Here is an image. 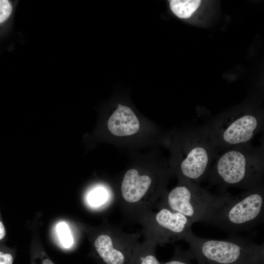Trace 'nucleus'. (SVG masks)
<instances>
[{
    "label": "nucleus",
    "instance_id": "f257e3e1",
    "mask_svg": "<svg viewBox=\"0 0 264 264\" xmlns=\"http://www.w3.org/2000/svg\"><path fill=\"white\" fill-rule=\"evenodd\" d=\"M264 146L251 143L227 149L218 154L208 173L210 185L223 193L229 188L251 189L264 185Z\"/></svg>",
    "mask_w": 264,
    "mask_h": 264
},
{
    "label": "nucleus",
    "instance_id": "f03ea898",
    "mask_svg": "<svg viewBox=\"0 0 264 264\" xmlns=\"http://www.w3.org/2000/svg\"><path fill=\"white\" fill-rule=\"evenodd\" d=\"M184 240L189 245L184 255L198 264H264V243L246 237L230 235L214 240L199 237L191 230Z\"/></svg>",
    "mask_w": 264,
    "mask_h": 264
},
{
    "label": "nucleus",
    "instance_id": "7ed1b4c3",
    "mask_svg": "<svg viewBox=\"0 0 264 264\" xmlns=\"http://www.w3.org/2000/svg\"><path fill=\"white\" fill-rule=\"evenodd\" d=\"M264 186L260 185L223 200L206 214L202 222L230 235L251 230L264 221Z\"/></svg>",
    "mask_w": 264,
    "mask_h": 264
},
{
    "label": "nucleus",
    "instance_id": "20e7f679",
    "mask_svg": "<svg viewBox=\"0 0 264 264\" xmlns=\"http://www.w3.org/2000/svg\"><path fill=\"white\" fill-rule=\"evenodd\" d=\"M219 153L202 127L187 128L177 136L175 167L179 179L199 184L207 178Z\"/></svg>",
    "mask_w": 264,
    "mask_h": 264
},
{
    "label": "nucleus",
    "instance_id": "39448f33",
    "mask_svg": "<svg viewBox=\"0 0 264 264\" xmlns=\"http://www.w3.org/2000/svg\"><path fill=\"white\" fill-rule=\"evenodd\" d=\"M262 111L242 109L226 112L211 119L203 126L217 151L251 143L263 129Z\"/></svg>",
    "mask_w": 264,
    "mask_h": 264
},
{
    "label": "nucleus",
    "instance_id": "423d86ee",
    "mask_svg": "<svg viewBox=\"0 0 264 264\" xmlns=\"http://www.w3.org/2000/svg\"><path fill=\"white\" fill-rule=\"evenodd\" d=\"M179 180L178 185L167 195V205L171 210L188 217L193 223L201 222L210 210L221 202L226 195H214L198 184Z\"/></svg>",
    "mask_w": 264,
    "mask_h": 264
},
{
    "label": "nucleus",
    "instance_id": "0eeeda50",
    "mask_svg": "<svg viewBox=\"0 0 264 264\" xmlns=\"http://www.w3.org/2000/svg\"><path fill=\"white\" fill-rule=\"evenodd\" d=\"M155 224L161 232L162 241L184 240L192 230L193 222L184 215L169 208H161L154 216Z\"/></svg>",
    "mask_w": 264,
    "mask_h": 264
},
{
    "label": "nucleus",
    "instance_id": "6e6552de",
    "mask_svg": "<svg viewBox=\"0 0 264 264\" xmlns=\"http://www.w3.org/2000/svg\"><path fill=\"white\" fill-rule=\"evenodd\" d=\"M153 183L148 175H139L133 169L125 173L121 186L122 196L127 202L135 203L139 201L148 192Z\"/></svg>",
    "mask_w": 264,
    "mask_h": 264
},
{
    "label": "nucleus",
    "instance_id": "1a4fd4ad",
    "mask_svg": "<svg viewBox=\"0 0 264 264\" xmlns=\"http://www.w3.org/2000/svg\"><path fill=\"white\" fill-rule=\"evenodd\" d=\"M108 128L114 135L124 136L136 133L139 129L140 123L129 107L119 104L108 120Z\"/></svg>",
    "mask_w": 264,
    "mask_h": 264
},
{
    "label": "nucleus",
    "instance_id": "9d476101",
    "mask_svg": "<svg viewBox=\"0 0 264 264\" xmlns=\"http://www.w3.org/2000/svg\"><path fill=\"white\" fill-rule=\"evenodd\" d=\"M95 250L105 264H126L125 253L115 248L111 238L108 235H99L95 240Z\"/></svg>",
    "mask_w": 264,
    "mask_h": 264
},
{
    "label": "nucleus",
    "instance_id": "9b49d317",
    "mask_svg": "<svg viewBox=\"0 0 264 264\" xmlns=\"http://www.w3.org/2000/svg\"><path fill=\"white\" fill-rule=\"evenodd\" d=\"M201 3L199 0H172L170 1V8L178 17L187 19L190 17Z\"/></svg>",
    "mask_w": 264,
    "mask_h": 264
},
{
    "label": "nucleus",
    "instance_id": "f8f14e48",
    "mask_svg": "<svg viewBox=\"0 0 264 264\" xmlns=\"http://www.w3.org/2000/svg\"><path fill=\"white\" fill-rule=\"evenodd\" d=\"M57 233L62 244L69 248L73 243V238L69 228L65 222H59L56 226Z\"/></svg>",
    "mask_w": 264,
    "mask_h": 264
},
{
    "label": "nucleus",
    "instance_id": "ddd939ff",
    "mask_svg": "<svg viewBox=\"0 0 264 264\" xmlns=\"http://www.w3.org/2000/svg\"><path fill=\"white\" fill-rule=\"evenodd\" d=\"M107 194L105 190L98 187L92 190L88 195V199L89 203L94 206H97L103 204L107 199Z\"/></svg>",
    "mask_w": 264,
    "mask_h": 264
},
{
    "label": "nucleus",
    "instance_id": "4468645a",
    "mask_svg": "<svg viewBox=\"0 0 264 264\" xmlns=\"http://www.w3.org/2000/svg\"><path fill=\"white\" fill-rule=\"evenodd\" d=\"M12 9V5L9 1L0 0V24L9 18Z\"/></svg>",
    "mask_w": 264,
    "mask_h": 264
},
{
    "label": "nucleus",
    "instance_id": "2eb2a0df",
    "mask_svg": "<svg viewBox=\"0 0 264 264\" xmlns=\"http://www.w3.org/2000/svg\"><path fill=\"white\" fill-rule=\"evenodd\" d=\"M137 264H160L157 258L152 252H147L139 257Z\"/></svg>",
    "mask_w": 264,
    "mask_h": 264
},
{
    "label": "nucleus",
    "instance_id": "dca6fc26",
    "mask_svg": "<svg viewBox=\"0 0 264 264\" xmlns=\"http://www.w3.org/2000/svg\"><path fill=\"white\" fill-rule=\"evenodd\" d=\"M177 255L171 260L163 264H193L184 255L183 251L176 250Z\"/></svg>",
    "mask_w": 264,
    "mask_h": 264
},
{
    "label": "nucleus",
    "instance_id": "f3484780",
    "mask_svg": "<svg viewBox=\"0 0 264 264\" xmlns=\"http://www.w3.org/2000/svg\"><path fill=\"white\" fill-rule=\"evenodd\" d=\"M13 258L10 253L0 251V264H12Z\"/></svg>",
    "mask_w": 264,
    "mask_h": 264
},
{
    "label": "nucleus",
    "instance_id": "a211bd4d",
    "mask_svg": "<svg viewBox=\"0 0 264 264\" xmlns=\"http://www.w3.org/2000/svg\"><path fill=\"white\" fill-rule=\"evenodd\" d=\"M5 235V229L1 221H0V240L2 239Z\"/></svg>",
    "mask_w": 264,
    "mask_h": 264
},
{
    "label": "nucleus",
    "instance_id": "6ab92c4d",
    "mask_svg": "<svg viewBox=\"0 0 264 264\" xmlns=\"http://www.w3.org/2000/svg\"><path fill=\"white\" fill-rule=\"evenodd\" d=\"M43 264H54V263L49 259H45L43 261Z\"/></svg>",
    "mask_w": 264,
    "mask_h": 264
}]
</instances>
